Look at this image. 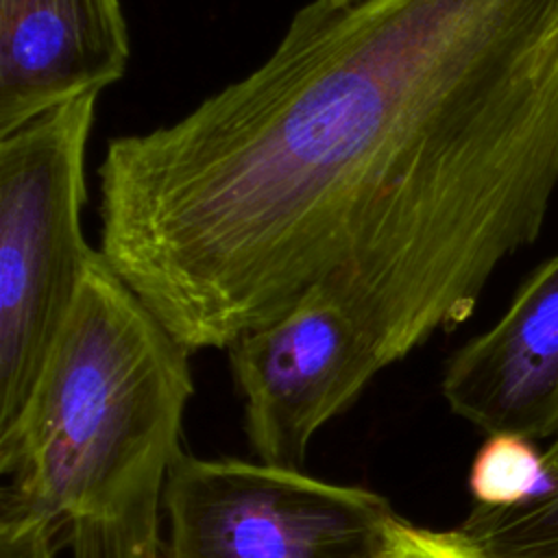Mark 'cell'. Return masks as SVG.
Masks as SVG:
<instances>
[{
    "instance_id": "10",
    "label": "cell",
    "mask_w": 558,
    "mask_h": 558,
    "mask_svg": "<svg viewBox=\"0 0 558 558\" xmlns=\"http://www.w3.org/2000/svg\"><path fill=\"white\" fill-rule=\"evenodd\" d=\"M384 558H486L458 530H429L397 517Z\"/></svg>"
},
{
    "instance_id": "8",
    "label": "cell",
    "mask_w": 558,
    "mask_h": 558,
    "mask_svg": "<svg viewBox=\"0 0 558 558\" xmlns=\"http://www.w3.org/2000/svg\"><path fill=\"white\" fill-rule=\"evenodd\" d=\"M547 490L508 508L475 506L456 527L486 558H558V436L543 451Z\"/></svg>"
},
{
    "instance_id": "6",
    "label": "cell",
    "mask_w": 558,
    "mask_h": 558,
    "mask_svg": "<svg viewBox=\"0 0 558 558\" xmlns=\"http://www.w3.org/2000/svg\"><path fill=\"white\" fill-rule=\"evenodd\" d=\"M442 397L488 436H558V255L525 279L490 329L449 357Z\"/></svg>"
},
{
    "instance_id": "4",
    "label": "cell",
    "mask_w": 558,
    "mask_h": 558,
    "mask_svg": "<svg viewBox=\"0 0 558 558\" xmlns=\"http://www.w3.org/2000/svg\"><path fill=\"white\" fill-rule=\"evenodd\" d=\"M163 519L161 558H384L397 514L379 493L294 466L183 453Z\"/></svg>"
},
{
    "instance_id": "1",
    "label": "cell",
    "mask_w": 558,
    "mask_h": 558,
    "mask_svg": "<svg viewBox=\"0 0 558 558\" xmlns=\"http://www.w3.org/2000/svg\"><path fill=\"white\" fill-rule=\"evenodd\" d=\"M556 187L558 0H310L251 74L109 140L98 251L190 353L325 288L395 364Z\"/></svg>"
},
{
    "instance_id": "3",
    "label": "cell",
    "mask_w": 558,
    "mask_h": 558,
    "mask_svg": "<svg viewBox=\"0 0 558 558\" xmlns=\"http://www.w3.org/2000/svg\"><path fill=\"white\" fill-rule=\"evenodd\" d=\"M96 100L0 137V432L24 410L96 253L81 231Z\"/></svg>"
},
{
    "instance_id": "7",
    "label": "cell",
    "mask_w": 558,
    "mask_h": 558,
    "mask_svg": "<svg viewBox=\"0 0 558 558\" xmlns=\"http://www.w3.org/2000/svg\"><path fill=\"white\" fill-rule=\"evenodd\" d=\"M129 54L120 0H0V137L100 94Z\"/></svg>"
},
{
    "instance_id": "5",
    "label": "cell",
    "mask_w": 558,
    "mask_h": 558,
    "mask_svg": "<svg viewBox=\"0 0 558 558\" xmlns=\"http://www.w3.org/2000/svg\"><path fill=\"white\" fill-rule=\"evenodd\" d=\"M227 355L255 456L294 469L320 427L390 366L373 333L325 288H310L279 318L238 338Z\"/></svg>"
},
{
    "instance_id": "9",
    "label": "cell",
    "mask_w": 558,
    "mask_h": 558,
    "mask_svg": "<svg viewBox=\"0 0 558 558\" xmlns=\"http://www.w3.org/2000/svg\"><path fill=\"white\" fill-rule=\"evenodd\" d=\"M469 488L475 506L508 508L534 499L547 490L543 453L530 438L493 434L477 449Z\"/></svg>"
},
{
    "instance_id": "2",
    "label": "cell",
    "mask_w": 558,
    "mask_h": 558,
    "mask_svg": "<svg viewBox=\"0 0 558 558\" xmlns=\"http://www.w3.org/2000/svg\"><path fill=\"white\" fill-rule=\"evenodd\" d=\"M190 355L96 251L24 410L0 432V506L48 519L72 558H161Z\"/></svg>"
},
{
    "instance_id": "12",
    "label": "cell",
    "mask_w": 558,
    "mask_h": 558,
    "mask_svg": "<svg viewBox=\"0 0 558 558\" xmlns=\"http://www.w3.org/2000/svg\"><path fill=\"white\" fill-rule=\"evenodd\" d=\"M327 7H347V4H351V2H355V0H323Z\"/></svg>"
},
{
    "instance_id": "11",
    "label": "cell",
    "mask_w": 558,
    "mask_h": 558,
    "mask_svg": "<svg viewBox=\"0 0 558 558\" xmlns=\"http://www.w3.org/2000/svg\"><path fill=\"white\" fill-rule=\"evenodd\" d=\"M54 538L48 519L0 506V558H54Z\"/></svg>"
}]
</instances>
